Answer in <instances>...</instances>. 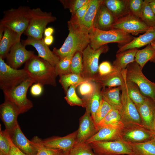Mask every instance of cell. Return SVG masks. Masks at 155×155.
<instances>
[{"mask_svg": "<svg viewBox=\"0 0 155 155\" xmlns=\"http://www.w3.org/2000/svg\"><path fill=\"white\" fill-rule=\"evenodd\" d=\"M142 70L135 60L128 64L126 68V79L136 84L143 95L155 102V83L146 77Z\"/></svg>", "mask_w": 155, "mask_h": 155, "instance_id": "obj_8", "label": "cell"}, {"mask_svg": "<svg viewBox=\"0 0 155 155\" xmlns=\"http://www.w3.org/2000/svg\"><path fill=\"white\" fill-rule=\"evenodd\" d=\"M154 137L155 139V134H154Z\"/></svg>", "mask_w": 155, "mask_h": 155, "instance_id": "obj_57", "label": "cell"}, {"mask_svg": "<svg viewBox=\"0 0 155 155\" xmlns=\"http://www.w3.org/2000/svg\"><path fill=\"white\" fill-rule=\"evenodd\" d=\"M34 83L28 78L13 89L3 92L5 99L13 104L20 114L27 112L33 106L27 94L28 88Z\"/></svg>", "mask_w": 155, "mask_h": 155, "instance_id": "obj_7", "label": "cell"}, {"mask_svg": "<svg viewBox=\"0 0 155 155\" xmlns=\"http://www.w3.org/2000/svg\"><path fill=\"white\" fill-rule=\"evenodd\" d=\"M101 86L98 84L96 90L92 94L82 98L84 101L86 111L90 113L93 120L102 99L101 94Z\"/></svg>", "mask_w": 155, "mask_h": 155, "instance_id": "obj_29", "label": "cell"}, {"mask_svg": "<svg viewBox=\"0 0 155 155\" xmlns=\"http://www.w3.org/2000/svg\"><path fill=\"white\" fill-rule=\"evenodd\" d=\"M89 144L96 155H133L129 145L123 140L96 141Z\"/></svg>", "mask_w": 155, "mask_h": 155, "instance_id": "obj_11", "label": "cell"}, {"mask_svg": "<svg viewBox=\"0 0 155 155\" xmlns=\"http://www.w3.org/2000/svg\"><path fill=\"white\" fill-rule=\"evenodd\" d=\"M75 53L71 54L60 60L55 67L56 74L59 76L71 73L70 65L72 57Z\"/></svg>", "mask_w": 155, "mask_h": 155, "instance_id": "obj_37", "label": "cell"}, {"mask_svg": "<svg viewBox=\"0 0 155 155\" xmlns=\"http://www.w3.org/2000/svg\"><path fill=\"white\" fill-rule=\"evenodd\" d=\"M117 20L102 2L94 19L93 27L102 30H110Z\"/></svg>", "mask_w": 155, "mask_h": 155, "instance_id": "obj_21", "label": "cell"}, {"mask_svg": "<svg viewBox=\"0 0 155 155\" xmlns=\"http://www.w3.org/2000/svg\"><path fill=\"white\" fill-rule=\"evenodd\" d=\"M10 145L8 139L1 129L0 125V153L3 155H9L10 150Z\"/></svg>", "mask_w": 155, "mask_h": 155, "instance_id": "obj_46", "label": "cell"}, {"mask_svg": "<svg viewBox=\"0 0 155 155\" xmlns=\"http://www.w3.org/2000/svg\"><path fill=\"white\" fill-rule=\"evenodd\" d=\"M7 137L10 147L9 155H26L17 147L13 143L11 139L9 134L5 129L3 131Z\"/></svg>", "mask_w": 155, "mask_h": 155, "instance_id": "obj_49", "label": "cell"}, {"mask_svg": "<svg viewBox=\"0 0 155 155\" xmlns=\"http://www.w3.org/2000/svg\"><path fill=\"white\" fill-rule=\"evenodd\" d=\"M126 84L129 96L135 106L139 105L143 103L147 97L141 93L137 85L126 79Z\"/></svg>", "mask_w": 155, "mask_h": 155, "instance_id": "obj_34", "label": "cell"}, {"mask_svg": "<svg viewBox=\"0 0 155 155\" xmlns=\"http://www.w3.org/2000/svg\"><path fill=\"white\" fill-rule=\"evenodd\" d=\"M135 48L117 53L116 59L112 65L115 70L121 71L126 68L127 65L135 61V57L137 51Z\"/></svg>", "mask_w": 155, "mask_h": 155, "instance_id": "obj_28", "label": "cell"}, {"mask_svg": "<svg viewBox=\"0 0 155 155\" xmlns=\"http://www.w3.org/2000/svg\"><path fill=\"white\" fill-rule=\"evenodd\" d=\"M140 19L149 27L155 26V14L150 5L149 0H144Z\"/></svg>", "mask_w": 155, "mask_h": 155, "instance_id": "obj_36", "label": "cell"}, {"mask_svg": "<svg viewBox=\"0 0 155 155\" xmlns=\"http://www.w3.org/2000/svg\"><path fill=\"white\" fill-rule=\"evenodd\" d=\"M0 155H3L2 154H1L0 153Z\"/></svg>", "mask_w": 155, "mask_h": 155, "instance_id": "obj_58", "label": "cell"}, {"mask_svg": "<svg viewBox=\"0 0 155 155\" xmlns=\"http://www.w3.org/2000/svg\"><path fill=\"white\" fill-rule=\"evenodd\" d=\"M98 85V84L93 80H87L79 86V92L84 97H88L95 91Z\"/></svg>", "mask_w": 155, "mask_h": 155, "instance_id": "obj_43", "label": "cell"}, {"mask_svg": "<svg viewBox=\"0 0 155 155\" xmlns=\"http://www.w3.org/2000/svg\"><path fill=\"white\" fill-rule=\"evenodd\" d=\"M150 5L155 14V0H149Z\"/></svg>", "mask_w": 155, "mask_h": 155, "instance_id": "obj_53", "label": "cell"}, {"mask_svg": "<svg viewBox=\"0 0 155 155\" xmlns=\"http://www.w3.org/2000/svg\"><path fill=\"white\" fill-rule=\"evenodd\" d=\"M136 107L142 124L150 130L155 114V102L147 97L143 103Z\"/></svg>", "mask_w": 155, "mask_h": 155, "instance_id": "obj_22", "label": "cell"}, {"mask_svg": "<svg viewBox=\"0 0 155 155\" xmlns=\"http://www.w3.org/2000/svg\"><path fill=\"white\" fill-rule=\"evenodd\" d=\"M20 37L16 32L5 28L3 36L0 41V57L6 58L11 47L20 40Z\"/></svg>", "mask_w": 155, "mask_h": 155, "instance_id": "obj_24", "label": "cell"}, {"mask_svg": "<svg viewBox=\"0 0 155 155\" xmlns=\"http://www.w3.org/2000/svg\"><path fill=\"white\" fill-rule=\"evenodd\" d=\"M128 14L140 18L144 0H125Z\"/></svg>", "mask_w": 155, "mask_h": 155, "instance_id": "obj_41", "label": "cell"}, {"mask_svg": "<svg viewBox=\"0 0 155 155\" xmlns=\"http://www.w3.org/2000/svg\"><path fill=\"white\" fill-rule=\"evenodd\" d=\"M28 78L24 69L13 68L0 57V87L3 92L13 89Z\"/></svg>", "mask_w": 155, "mask_h": 155, "instance_id": "obj_9", "label": "cell"}, {"mask_svg": "<svg viewBox=\"0 0 155 155\" xmlns=\"http://www.w3.org/2000/svg\"><path fill=\"white\" fill-rule=\"evenodd\" d=\"M122 71L124 81L121 86V106L119 111L121 120L123 123L133 122L142 124L141 118L136 107L128 95L126 84V69Z\"/></svg>", "mask_w": 155, "mask_h": 155, "instance_id": "obj_10", "label": "cell"}, {"mask_svg": "<svg viewBox=\"0 0 155 155\" xmlns=\"http://www.w3.org/2000/svg\"><path fill=\"white\" fill-rule=\"evenodd\" d=\"M82 53L76 52L72 58L70 65L71 73L81 75L83 69Z\"/></svg>", "mask_w": 155, "mask_h": 155, "instance_id": "obj_42", "label": "cell"}, {"mask_svg": "<svg viewBox=\"0 0 155 155\" xmlns=\"http://www.w3.org/2000/svg\"><path fill=\"white\" fill-rule=\"evenodd\" d=\"M124 123L122 140L133 143L144 142L154 138V134L142 124L133 122Z\"/></svg>", "mask_w": 155, "mask_h": 155, "instance_id": "obj_12", "label": "cell"}, {"mask_svg": "<svg viewBox=\"0 0 155 155\" xmlns=\"http://www.w3.org/2000/svg\"><path fill=\"white\" fill-rule=\"evenodd\" d=\"M41 139L37 136L31 140L35 144L37 152L35 155H65L63 152L60 150L47 148L40 142Z\"/></svg>", "mask_w": 155, "mask_h": 155, "instance_id": "obj_38", "label": "cell"}, {"mask_svg": "<svg viewBox=\"0 0 155 155\" xmlns=\"http://www.w3.org/2000/svg\"><path fill=\"white\" fill-rule=\"evenodd\" d=\"M56 19L51 12L43 11L40 8L30 9L29 23L24 34L27 36L43 39L42 35L47 25Z\"/></svg>", "mask_w": 155, "mask_h": 155, "instance_id": "obj_5", "label": "cell"}, {"mask_svg": "<svg viewBox=\"0 0 155 155\" xmlns=\"http://www.w3.org/2000/svg\"><path fill=\"white\" fill-rule=\"evenodd\" d=\"M25 46L20 40L11 47L6 57L8 65L18 69L34 55V51L26 50Z\"/></svg>", "mask_w": 155, "mask_h": 155, "instance_id": "obj_14", "label": "cell"}, {"mask_svg": "<svg viewBox=\"0 0 155 155\" xmlns=\"http://www.w3.org/2000/svg\"><path fill=\"white\" fill-rule=\"evenodd\" d=\"M24 69L29 78L34 83L43 86L49 85L55 86L57 83L55 67L44 59L34 55L26 63Z\"/></svg>", "mask_w": 155, "mask_h": 155, "instance_id": "obj_2", "label": "cell"}, {"mask_svg": "<svg viewBox=\"0 0 155 155\" xmlns=\"http://www.w3.org/2000/svg\"><path fill=\"white\" fill-rule=\"evenodd\" d=\"M60 77L59 82L62 85L65 93L71 86L79 84L86 81L81 75L71 73Z\"/></svg>", "mask_w": 155, "mask_h": 155, "instance_id": "obj_35", "label": "cell"}, {"mask_svg": "<svg viewBox=\"0 0 155 155\" xmlns=\"http://www.w3.org/2000/svg\"><path fill=\"white\" fill-rule=\"evenodd\" d=\"M30 9L28 6H21L4 11L0 25L14 31L21 37L28 26Z\"/></svg>", "mask_w": 155, "mask_h": 155, "instance_id": "obj_4", "label": "cell"}, {"mask_svg": "<svg viewBox=\"0 0 155 155\" xmlns=\"http://www.w3.org/2000/svg\"><path fill=\"white\" fill-rule=\"evenodd\" d=\"M54 31V29L51 27L46 28L44 32V35L45 36H48L52 35Z\"/></svg>", "mask_w": 155, "mask_h": 155, "instance_id": "obj_52", "label": "cell"}, {"mask_svg": "<svg viewBox=\"0 0 155 155\" xmlns=\"http://www.w3.org/2000/svg\"><path fill=\"white\" fill-rule=\"evenodd\" d=\"M77 133L78 130L62 137L53 136L43 140L41 139L40 142L45 147L61 150L65 155H69L76 142Z\"/></svg>", "mask_w": 155, "mask_h": 155, "instance_id": "obj_15", "label": "cell"}, {"mask_svg": "<svg viewBox=\"0 0 155 155\" xmlns=\"http://www.w3.org/2000/svg\"><path fill=\"white\" fill-rule=\"evenodd\" d=\"M54 40V38L52 35L45 37L43 41L45 44L47 46L51 45Z\"/></svg>", "mask_w": 155, "mask_h": 155, "instance_id": "obj_51", "label": "cell"}, {"mask_svg": "<svg viewBox=\"0 0 155 155\" xmlns=\"http://www.w3.org/2000/svg\"><path fill=\"white\" fill-rule=\"evenodd\" d=\"M89 1V0H60L59 1L63 5L64 8L68 9L72 14Z\"/></svg>", "mask_w": 155, "mask_h": 155, "instance_id": "obj_45", "label": "cell"}, {"mask_svg": "<svg viewBox=\"0 0 155 155\" xmlns=\"http://www.w3.org/2000/svg\"><path fill=\"white\" fill-rule=\"evenodd\" d=\"M150 27L140 18L128 14L117 20L112 29L120 30L131 35H137L145 33Z\"/></svg>", "mask_w": 155, "mask_h": 155, "instance_id": "obj_13", "label": "cell"}, {"mask_svg": "<svg viewBox=\"0 0 155 155\" xmlns=\"http://www.w3.org/2000/svg\"><path fill=\"white\" fill-rule=\"evenodd\" d=\"M121 86L116 87L102 88L101 94L102 98L113 109L120 110L121 100L120 91Z\"/></svg>", "mask_w": 155, "mask_h": 155, "instance_id": "obj_26", "label": "cell"}, {"mask_svg": "<svg viewBox=\"0 0 155 155\" xmlns=\"http://www.w3.org/2000/svg\"><path fill=\"white\" fill-rule=\"evenodd\" d=\"M0 117L5 129L11 133L18 124V116L20 114L16 107L9 101L5 100L0 106Z\"/></svg>", "mask_w": 155, "mask_h": 155, "instance_id": "obj_17", "label": "cell"}, {"mask_svg": "<svg viewBox=\"0 0 155 155\" xmlns=\"http://www.w3.org/2000/svg\"><path fill=\"white\" fill-rule=\"evenodd\" d=\"M133 155H155V139L141 143L127 142Z\"/></svg>", "mask_w": 155, "mask_h": 155, "instance_id": "obj_31", "label": "cell"}, {"mask_svg": "<svg viewBox=\"0 0 155 155\" xmlns=\"http://www.w3.org/2000/svg\"><path fill=\"white\" fill-rule=\"evenodd\" d=\"M69 155H96L89 143L76 142Z\"/></svg>", "mask_w": 155, "mask_h": 155, "instance_id": "obj_40", "label": "cell"}, {"mask_svg": "<svg viewBox=\"0 0 155 155\" xmlns=\"http://www.w3.org/2000/svg\"><path fill=\"white\" fill-rule=\"evenodd\" d=\"M124 123L121 122L112 127L101 128L86 142L89 143L96 141H115L122 140V133Z\"/></svg>", "mask_w": 155, "mask_h": 155, "instance_id": "obj_19", "label": "cell"}, {"mask_svg": "<svg viewBox=\"0 0 155 155\" xmlns=\"http://www.w3.org/2000/svg\"><path fill=\"white\" fill-rule=\"evenodd\" d=\"M109 50L107 45L94 50L90 44L82 52L83 66L81 76L86 80H93L98 76L99 59L100 55L106 53Z\"/></svg>", "mask_w": 155, "mask_h": 155, "instance_id": "obj_6", "label": "cell"}, {"mask_svg": "<svg viewBox=\"0 0 155 155\" xmlns=\"http://www.w3.org/2000/svg\"><path fill=\"white\" fill-rule=\"evenodd\" d=\"M43 85L38 83L32 85L30 89V92L32 95L38 96L42 93L43 91Z\"/></svg>", "mask_w": 155, "mask_h": 155, "instance_id": "obj_50", "label": "cell"}, {"mask_svg": "<svg viewBox=\"0 0 155 155\" xmlns=\"http://www.w3.org/2000/svg\"><path fill=\"white\" fill-rule=\"evenodd\" d=\"M124 77L122 71L114 70L106 75L98 76L94 81L99 84L102 88L121 86L123 84Z\"/></svg>", "mask_w": 155, "mask_h": 155, "instance_id": "obj_25", "label": "cell"}, {"mask_svg": "<svg viewBox=\"0 0 155 155\" xmlns=\"http://www.w3.org/2000/svg\"><path fill=\"white\" fill-rule=\"evenodd\" d=\"M150 130L155 134V114Z\"/></svg>", "mask_w": 155, "mask_h": 155, "instance_id": "obj_55", "label": "cell"}, {"mask_svg": "<svg viewBox=\"0 0 155 155\" xmlns=\"http://www.w3.org/2000/svg\"><path fill=\"white\" fill-rule=\"evenodd\" d=\"M103 3L117 20L128 14L125 0H103Z\"/></svg>", "mask_w": 155, "mask_h": 155, "instance_id": "obj_30", "label": "cell"}, {"mask_svg": "<svg viewBox=\"0 0 155 155\" xmlns=\"http://www.w3.org/2000/svg\"><path fill=\"white\" fill-rule=\"evenodd\" d=\"M135 60L142 69L148 61L155 63V50L150 44L142 49L138 50Z\"/></svg>", "mask_w": 155, "mask_h": 155, "instance_id": "obj_32", "label": "cell"}, {"mask_svg": "<svg viewBox=\"0 0 155 155\" xmlns=\"http://www.w3.org/2000/svg\"><path fill=\"white\" fill-rule=\"evenodd\" d=\"M22 43L25 46L30 45L33 46L37 50L39 57L54 67H55L60 60L45 44L43 39H39L27 36L26 39L22 40Z\"/></svg>", "mask_w": 155, "mask_h": 155, "instance_id": "obj_16", "label": "cell"}, {"mask_svg": "<svg viewBox=\"0 0 155 155\" xmlns=\"http://www.w3.org/2000/svg\"><path fill=\"white\" fill-rule=\"evenodd\" d=\"M89 34V44L94 50L110 43H117L119 47L130 42L134 38L132 35L117 29L105 31L93 27Z\"/></svg>", "mask_w": 155, "mask_h": 155, "instance_id": "obj_3", "label": "cell"}, {"mask_svg": "<svg viewBox=\"0 0 155 155\" xmlns=\"http://www.w3.org/2000/svg\"><path fill=\"white\" fill-rule=\"evenodd\" d=\"M9 135L14 144L25 154L35 155L36 153L37 149L35 144L25 136L18 124Z\"/></svg>", "mask_w": 155, "mask_h": 155, "instance_id": "obj_20", "label": "cell"}, {"mask_svg": "<svg viewBox=\"0 0 155 155\" xmlns=\"http://www.w3.org/2000/svg\"><path fill=\"white\" fill-rule=\"evenodd\" d=\"M103 0H90L87 10L78 23L86 29L90 31L93 27V22L98 10Z\"/></svg>", "mask_w": 155, "mask_h": 155, "instance_id": "obj_27", "label": "cell"}, {"mask_svg": "<svg viewBox=\"0 0 155 155\" xmlns=\"http://www.w3.org/2000/svg\"><path fill=\"white\" fill-rule=\"evenodd\" d=\"M114 70L112 65L108 61H104L99 66L98 76H102L107 75Z\"/></svg>", "mask_w": 155, "mask_h": 155, "instance_id": "obj_48", "label": "cell"}, {"mask_svg": "<svg viewBox=\"0 0 155 155\" xmlns=\"http://www.w3.org/2000/svg\"><path fill=\"white\" fill-rule=\"evenodd\" d=\"M5 27L0 25V41L3 36Z\"/></svg>", "mask_w": 155, "mask_h": 155, "instance_id": "obj_54", "label": "cell"}, {"mask_svg": "<svg viewBox=\"0 0 155 155\" xmlns=\"http://www.w3.org/2000/svg\"><path fill=\"white\" fill-rule=\"evenodd\" d=\"M90 1V0H89L85 4L71 14L69 21L72 23H78L85 15L89 6Z\"/></svg>", "mask_w": 155, "mask_h": 155, "instance_id": "obj_47", "label": "cell"}, {"mask_svg": "<svg viewBox=\"0 0 155 155\" xmlns=\"http://www.w3.org/2000/svg\"><path fill=\"white\" fill-rule=\"evenodd\" d=\"M79 85L76 84L71 86L66 93L64 98L70 106H78L85 107L83 99L80 98L76 92V88Z\"/></svg>", "mask_w": 155, "mask_h": 155, "instance_id": "obj_39", "label": "cell"}, {"mask_svg": "<svg viewBox=\"0 0 155 155\" xmlns=\"http://www.w3.org/2000/svg\"><path fill=\"white\" fill-rule=\"evenodd\" d=\"M68 35L59 49L53 48V52L60 59L77 51L82 53L90 44L89 31L78 23L67 22Z\"/></svg>", "mask_w": 155, "mask_h": 155, "instance_id": "obj_1", "label": "cell"}, {"mask_svg": "<svg viewBox=\"0 0 155 155\" xmlns=\"http://www.w3.org/2000/svg\"><path fill=\"white\" fill-rule=\"evenodd\" d=\"M155 40V26L150 27L143 34L137 37H134L130 42L123 46L119 47L117 53L128 50L138 49L150 44Z\"/></svg>", "mask_w": 155, "mask_h": 155, "instance_id": "obj_23", "label": "cell"}, {"mask_svg": "<svg viewBox=\"0 0 155 155\" xmlns=\"http://www.w3.org/2000/svg\"><path fill=\"white\" fill-rule=\"evenodd\" d=\"M150 44L151 46L155 50V40L152 41Z\"/></svg>", "mask_w": 155, "mask_h": 155, "instance_id": "obj_56", "label": "cell"}, {"mask_svg": "<svg viewBox=\"0 0 155 155\" xmlns=\"http://www.w3.org/2000/svg\"><path fill=\"white\" fill-rule=\"evenodd\" d=\"M98 131L90 113L86 111L80 119L76 142H85Z\"/></svg>", "mask_w": 155, "mask_h": 155, "instance_id": "obj_18", "label": "cell"}, {"mask_svg": "<svg viewBox=\"0 0 155 155\" xmlns=\"http://www.w3.org/2000/svg\"><path fill=\"white\" fill-rule=\"evenodd\" d=\"M113 108L102 98L94 119L96 125L104 118Z\"/></svg>", "mask_w": 155, "mask_h": 155, "instance_id": "obj_44", "label": "cell"}, {"mask_svg": "<svg viewBox=\"0 0 155 155\" xmlns=\"http://www.w3.org/2000/svg\"><path fill=\"white\" fill-rule=\"evenodd\" d=\"M121 122H122L119 111L113 109L95 126L98 131L101 128L113 126Z\"/></svg>", "mask_w": 155, "mask_h": 155, "instance_id": "obj_33", "label": "cell"}]
</instances>
